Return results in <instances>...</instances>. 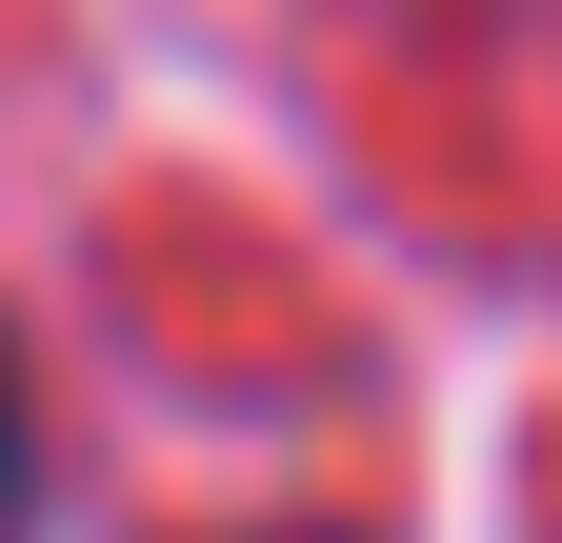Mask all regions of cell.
I'll return each instance as SVG.
<instances>
[{
  "label": "cell",
  "mask_w": 562,
  "mask_h": 543,
  "mask_svg": "<svg viewBox=\"0 0 562 543\" xmlns=\"http://www.w3.org/2000/svg\"><path fill=\"white\" fill-rule=\"evenodd\" d=\"M21 484H41V443H21V343H0V543H21Z\"/></svg>",
  "instance_id": "obj_1"
}]
</instances>
